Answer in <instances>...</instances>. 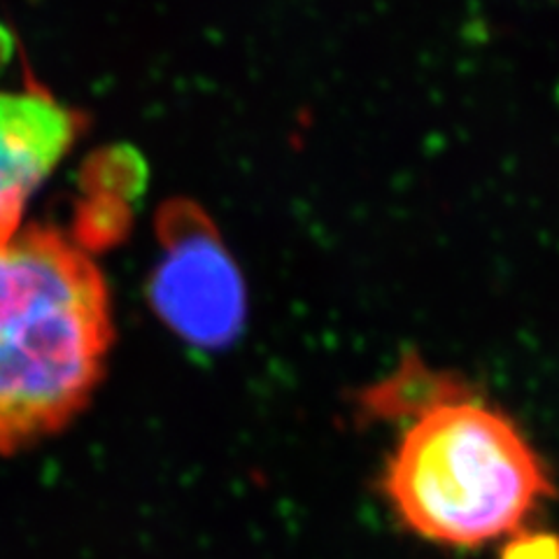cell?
<instances>
[{
  "instance_id": "1",
  "label": "cell",
  "mask_w": 559,
  "mask_h": 559,
  "mask_svg": "<svg viewBox=\"0 0 559 559\" xmlns=\"http://www.w3.org/2000/svg\"><path fill=\"white\" fill-rule=\"evenodd\" d=\"M112 338L110 289L82 242L38 226L0 238V454L90 406Z\"/></svg>"
},
{
  "instance_id": "2",
  "label": "cell",
  "mask_w": 559,
  "mask_h": 559,
  "mask_svg": "<svg viewBox=\"0 0 559 559\" xmlns=\"http://www.w3.org/2000/svg\"><path fill=\"white\" fill-rule=\"evenodd\" d=\"M384 474L401 522L433 544L476 548L520 532L552 483L503 413L433 378Z\"/></svg>"
},
{
  "instance_id": "3",
  "label": "cell",
  "mask_w": 559,
  "mask_h": 559,
  "mask_svg": "<svg viewBox=\"0 0 559 559\" xmlns=\"http://www.w3.org/2000/svg\"><path fill=\"white\" fill-rule=\"evenodd\" d=\"M150 275V304L185 343L201 349L231 345L248 318L242 275L217 229L197 205H168Z\"/></svg>"
},
{
  "instance_id": "4",
  "label": "cell",
  "mask_w": 559,
  "mask_h": 559,
  "mask_svg": "<svg viewBox=\"0 0 559 559\" xmlns=\"http://www.w3.org/2000/svg\"><path fill=\"white\" fill-rule=\"evenodd\" d=\"M78 138V119L38 90L0 86V238L22 229L24 213Z\"/></svg>"
},
{
  "instance_id": "5",
  "label": "cell",
  "mask_w": 559,
  "mask_h": 559,
  "mask_svg": "<svg viewBox=\"0 0 559 559\" xmlns=\"http://www.w3.org/2000/svg\"><path fill=\"white\" fill-rule=\"evenodd\" d=\"M499 559H559V536L550 532H515Z\"/></svg>"
}]
</instances>
